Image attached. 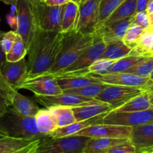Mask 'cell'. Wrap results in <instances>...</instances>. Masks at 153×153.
<instances>
[{
  "instance_id": "obj_52",
  "label": "cell",
  "mask_w": 153,
  "mask_h": 153,
  "mask_svg": "<svg viewBox=\"0 0 153 153\" xmlns=\"http://www.w3.org/2000/svg\"><path fill=\"white\" fill-rule=\"evenodd\" d=\"M71 1L73 2L76 3L77 4H80V2H81V0H71Z\"/></svg>"
},
{
  "instance_id": "obj_14",
  "label": "cell",
  "mask_w": 153,
  "mask_h": 153,
  "mask_svg": "<svg viewBox=\"0 0 153 153\" xmlns=\"http://www.w3.org/2000/svg\"><path fill=\"white\" fill-rule=\"evenodd\" d=\"M85 76L108 85L123 86L137 87V88H140L144 86L149 80V78H143L128 73H111L106 74H88Z\"/></svg>"
},
{
  "instance_id": "obj_16",
  "label": "cell",
  "mask_w": 153,
  "mask_h": 153,
  "mask_svg": "<svg viewBox=\"0 0 153 153\" xmlns=\"http://www.w3.org/2000/svg\"><path fill=\"white\" fill-rule=\"evenodd\" d=\"M6 81L16 89L27 76V61L25 58L14 62H6L1 70Z\"/></svg>"
},
{
  "instance_id": "obj_32",
  "label": "cell",
  "mask_w": 153,
  "mask_h": 153,
  "mask_svg": "<svg viewBox=\"0 0 153 153\" xmlns=\"http://www.w3.org/2000/svg\"><path fill=\"white\" fill-rule=\"evenodd\" d=\"M109 85L105 83H102L97 81L92 84H90L88 86L81 87L79 88H74V89H67L63 91L64 93L67 94H73L76 95L82 96V97L86 98H94L97 95H98L103 89L108 86Z\"/></svg>"
},
{
  "instance_id": "obj_36",
  "label": "cell",
  "mask_w": 153,
  "mask_h": 153,
  "mask_svg": "<svg viewBox=\"0 0 153 153\" xmlns=\"http://www.w3.org/2000/svg\"><path fill=\"white\" fill-rule=\"evenodd\" d=\"M117 60H110L105 58H100L94 62L91 66L86 69L83 76L88 74H106Z\"/></svg>"
},
{
  "instance_id": "obj_42",
  "label": "cell",
  "mask_w": 153,
  "mask_h": 153,
  "mask_svg": "<svg viewBox=\"0 0 153 153\" xmlns=\"http://www.w3.org/2000/svg\"><path fill=\"white\" fill-rule=\"evenodd\" d=\"M41 140H37L33 142L32 143H31L30 145L24 147V148H21V149L12 153H34V152L35 151L37 146H38V144L40 143Z\"/></svg>"
},
{
  "instance_id": "obj_50",
  "label": "cell",
  "mask_w": 153,
  "mask_h": 153,
  "mask_svg": "<svg viewBox=\"0 0 153 153\" xmlns=\"http://www.w3.org/2000/svg\"><path fill=\"white\" fill-rule=\"evenodd\" d=\"M148 94V93H147ZM149 95V101H150L151 104H152V108H153V94H148Z\"/></svg>"
},
{
  "instance_id": "obj_27",
  "label": "cell",
  "mask_w": 153,
  "mask_h": 153,
  "mask_svg": "<svg viewBox=\"0 0 153 153\" xmlns=\"http://www.w3.org/2000/svg\"><path fill=\"white\" fill-rule=\"evenodd\" d=\"M48 110L53 116L58 128L65 127L76 122L70 106H54L48 108Z\"/></svg>"
},
{
  "instance_id": "obj_49",
  "label": "cell",
  "mask_w": 153,
  "mask_h": 153,
  "mask_svg": "<svg viewBox=\"0 0 153 153\" xmlns=\"http://www.w3.org/2000/svg\"><path fill=\"white\" fill-rule=\"evenodd\" d=\"M6 136H8V135L7 134V133H6L5 131H4V130L0 128V139H1V138L6 137Z\"/></svg>"
},
{
  "instance_id": "obj_30",
  "label": "cell",
  "mask_w": 153,
  "mask_h": 153,
  "mask_svg": "<svg viewBox=\"0 0 153 153\" xmlns=\"http://www.w3.org/2000/svg\"><path fill=\"white\" fill-rule=\"evenodd\" d=\"M16 89L10 86L0 74V116L11 105L12 98Z\"/></svg>"
},
{
  "instance_id": "obj_56",
  "label": "cell",
  "mask_w": 153,
  "mask_h": 153,
  "mask_svg": "<svg viewBox=\"0 0 153 153\" xmlns=\"http://www.w3.org/2000/svg\"><path fill=\"white\" fill-rule=\"evenodd\" d=\"M3 33H4V32H1V31H0V35H1V34H2Z\"/></svg>"
},
{
  "instance_id": "obj_13",
  "label": "cell",
  "mask_w": 153,
  "mask_h": 153,
  "mask_svg": "<svg viewBox=\"0 0 153 153\" xmlns=\"http://www.w3.org/2000/svg\"><path fill=\"white\" fill-rule=\"evenodd\" d=\"M101 0H87L79 5V17L76 31L82 34H92Z\"/></svg>"
},
{
  "instance_id": "obj_15",
  "label": "cell",
  "mask_w": 153,
  "mask_h": 153,
  "mask_svg": "<svg viewBox=\"0 0 153 153\" xmlns=\"http://www.w3.org/2000/svg\"><path fill=\"white\" fill-rule=\"evenodd\" d=\"M130 142L137 153H151L153 149V122L132 127Z\"/></svg>"
},
{
  "instance_id": "obj_26",
  "label": "cell",
  "mask_w": 153,
  "mask_h": 153,
  "mask_svg": "<svg viewBox=\"0 0 153 153\" xmlns=\"http://www.w3.org/2000/svg\"><path fill=\"white\" fill-rule=\"evenodd\" d=\"M34 117H35L37 128L39 131L43 134L49 136L58 128L53 116L46 108L40 109V110Z\"/></svg>"
},
{
  "instance_id": "obj_10",
  "label": "cell",
  "mask_w": 153,
  "mask_h": 153,
  "mask_svg": "<svg viewBox=\"0 0 153 153\" xmlns=\"http://www.w3.org/2000/svg\"><path fill=\"white\" fill-rule=\"evenodd\" d=\"M153 122V109L133 112H117L111 110L103 118V124L135 126Z\"/></svg>"
},
{
  "instance_id": "obj_20",
  "label": "cell",
  "mask_w": 153,
  "mask_h": 153,
  "mask_svg": "<svg viewBox=\"0 0 153 153\" xmlns=\"http://www.w3.org/2000/svg\"><path fill=\"white\" fill-rule=\"evenodd\" d=\"M127 140L120 138H90L82 153H107L112 147Z\"/></svg>"
},
{
  "instance_id": "obj_18",
  "label": "cell",
  "mask_w": 153,
  "mask_h": 153,
  "mask_svg": "<svg viewBox=\"0 0 153 153\" xmlns=\"http://www.w3.org/2000/svg\"><path fill=\"white\" fill-rule=\"evenodd\" d=\"M108 112L102 113L97 116L93 117V118H88V119L83 120L80 122H76L71 124L65 126L62 128H58L54 132H52L49 136L50 137H63V136H68L75 135L80 130L89 127V126L94 125V124H102V123L103 118L105 116Z\"/></svg>"
},
{
  "instance_id": "obj_41",
  "label": "cell",
  "mask_w": 153,
  "mask_h": 153,
  "mask_svg": "<svg viewBox=\"0 0 153 153\" xmlns=\"http://www.w3.org/2000/svg\"><path fill=\"white\" fill-rule=\"evenodd\" d=\"M16 3L10 5V11L6 16V20L9 26L13 28V31H16L17 28V16H16Z\"/></svg>"
},
{
  "instance_id": "obj_34",
  "label": "cell",
  "mask_w": 153,
  "mask_h": 153,
  "mask_svg": "<svg viewBox=\"0 0 153 153\" xmlns=\"http://www.w3.org/2000/svg\"><path fill=\"white\" fill-rule=\"evenodd\" d=\"M26 55V45L22 40V38L19 35H17L12 47L10 48L9 52L5 54L6 61L10 62H17L22 58H24Z\"/></svg>"
},
{
  "instance_id": "obj_40",
  "label": "cell",
  "mask_w": 153,
  "mask_h": 153,
  "mask_svg": "<svg viewBox=\"0 0 153 153\" xmlns=\"http://www.w3.org/2000/svg\"><path fill=\"white\" fill-rule=\"evenodd\" d=\"M133 23L138 25L139 26L142 27L143 29H147L150 27V22H149V14L146 11H142L136 13L134 16V20Z\"/></svg>"
},
{
  "instance_id": "obj_43",
  "label": "cell",
  "mask_w": 153,
  "mask_h": 153,
  "mask_svg": "<svg viewBox=\"0 0 153 153\" xmlns=\"http://www.w3.org/2000/svg\"><path fill=\"white\" fill-rule=\"evenodd\" d=\"M149 1V0H137V4H136V13L146 11Z\"/></svg>"
},
{
  "instance_id": "obj_39",
  "label": "cell",
  "mask_w": 153,
  "mask_h": 153,
  "mask_svg": "<svg viewBox=\"0 0 153 153\" xmlns=\"http://www.w3.org/2000/svg\"><path fill=\"white\" fill-rule=\"evenodd\" d=\"M107 153H137V152L134 146L128 140L126 142L112 147L107 152Z\"/></svg>"
},
{
  "instance_id": "obj_12",
  "label": "cell",
  "mask_w": 153,
  "mask_h": 153,
  "mask_svg": "<svg viewBox=\"0 0 153 153\" xmlns=\"http://www.w3.org/2000/svg\"><path fill=\"white\" fill-rule=\"evenodd\" d=\"M34 100L37 103L45 106L46 109L54 106H66L73 107L78 106L92 104L100 103L92 98H86L82 96L76 95L67 93H61L60 94L52 96H36L34 95Z\"/></svg>"
},
{
  "instance_id": "obj_53",
  "label": "cell",
  "mask_w": 153,
  "mask_h": 153,
  "mask_svg": "<svg viewBox=\"0 0 153 153\" xmlns=\"http://www.w3.org/2000/svg\"><path fill=\"white\" fill-rule=\"evenodd\" d=\"M149 80H150L153 81V71L152 72V74H151L150 76H149Z\"/></svg>"
},
{
  "instance_id": "obj_21",
  "label": "cell",
  "mask_w": 153,
  "mask_h": 153,
  "mask_svg": "<svg viewBox=\"0 0 153 153\" xmlns=\"http://www.w3.org/2000/svg\"><path fill=\"white\" fill-rule=\"evenodd\" d=\"M10 106L16 112L24 116L34 117L40 110V108L31 99L22 95L18 90L13 94Z\"/></svg>"
},
{
  "instance_id": "obj_1",
  "label": "cell",
  "mask_w": 153,
  "mask_h": 153,
  "mask_svg": "<svg viewBox=\"0 0 153 153\" xmlns=\"http://www.w3.org/2000/svg\"><path fill=\"white\" fill-rule=\"evenodd\" d=\"M64 33L46 32L37 24L27 46V76L42 74L50 69L56 60Z\"/></svg>"
},
{
  "instance_id": "obj_11",
  "label": "cell",
  "mask_w": 153,
  "mask_h": 153,
  "mask_svg": "<svg viewBox=\"0 0 153 153\" xmlns=\"http://www.w3.org/2000/svg\"><path fill=\"white\" fill-rule=\"evenodd\" d=\"M132 127L116 124H98L89 126L78 132V136L90 138H120L128 139L131 137Z\"/></svg>"
},
{
  "instance_id": "obj_44",
  "label": "cell",
  "mask_w": 153,
  "mask_h": 153,
  "mask_svg": "<svg viewBox=\"0 0 153 153\" xmlns=\"http://www.w3.org/2000/svg\"><path fill=\"white\" fill-rule=\"evenodd\" d=\"M70 2H71V0H46L45 3L49 6H61L67 4Z\"/></svg>"
},
{
  "instance_id": "obj_57",
  "label": "cell",
  "mask_w": 153,
  "mask_h": 153,
  "mask_svg": "<svg viewBox=\"0 0 153 153\" xmlns=\"http://www.w3.org/2000/svg\"><path fill=\"white\" fill-rule=\"evenodd\" d=\"M149 28H150V29H152V30H153V26H150V27H149Z\"/></svg>"
},
{
  "instance_id": "obj_22",
  "label": "cell",
  "mask_w": 153,
  "mask_h": 153,
  "mask_svg": "<svg viewBox=\"0 0 153 153\" xmlns=\"http://www.w3.org/2000/svg\"><path fill=\"white\" fill-rule=\"evenodd\" d=\"M132 49L127 46L121 39L105 42V48L102 58L105 59L118 60L130 55Z\"/></svg>"
},
{
  "instance_id": "obj_54",
  "label": "cell",
  "mask_w": 153,
  "mask_h": 153,
  "mask_svg": "<svg viewBox=\"0 0 153 153\" xmlns=\"http://www.w3.org/2000/svg\"><path fill=\"white\" fill-rule=\"evenodd\" d=\"M86 1H87V0H81L80 4H82V3H84V2H86Z\"/></svg>"
},
{
  "instance_id": "obj_29",
  "label": "cell",
  "mask_w": 153,
  "mask_h": 153,
  "mask_svg": "<svg viewBox=\"0 0 153 153\" xmlns=\"http://www.w3.org/2000/svg\"><path fill=\"white\" fill-rule=\"evenodd\" d=\"M55 79L58 82V85L62 91L79 88L97 82L95 80L87 76H64V77H58Z\"/></svg>"
},
{
  "instance_id": "obj_55",
  "label": "cell",
  "mask_w": 153,
  "mask_h": 153,
  "mask_svg": "<svg viewBox=\"0 0 153 153\" xmlns=\"http://www.w3.org/2000/svg\"><path fill=\"white\" fill-rule=\"evenodd\" d=\"M39 2H45L46 1V0H38Z\"/></svg>"
},
{
  "instance_id": "obj_3",
  "label": "cell",
  "mask_w": 153,
  "mask_h": 153,
  "mask_svg": "<svg viewBox=\"0 0 153 153\" xmlns=\"http://www.w3.org/2000/svg\"><path fill=\"white\" fill-rule=\"evenodd\" d=\"M0 128L10 137L24 140H45L49 137V135L39 131L35 117L20 115L11 106L0 116Z\"/></svg>"
},
{
  "instance_id": "obj_47",
  "label": "cell",
  "mask_w": 153,
  "mask_h": 153,
  "mask_svg": "<svg viewBox=\"0 0 153 153\" xmlns=\"http://www.w3.org/2000/svg\"><path fill=\"white\" fill-rule=\"evenodd\" d=\"M146 13L149 15L153 14V0H149V3L147 4V8L146 10Z\"/></svg>"
},
{
  "instance_id": "obj_17",
  "label": "cell",
  "mask_w": 153,
  "mask_h": 153,
  "mask_svg": "<svg viewBox=\"0 0 153 153\" xmlns=\"http://www.w3.org/2000/svg\"><path fill=\"white\" fill-rule=\"evenodd\" d=\"M134 16L125 18L108 26H103L96 31L102 34L105 43L109 40L121 39L123 40L127 29L134 20Z\"/></svg>"
},
{
  "instance_id": "obj_2",
  "label": "cell",
  "mask_w": 153,
  "mask_h": 153,
  "mask_svg": "<svg viewBox=\"0 0 153 153\" xmlns=\"http://www.w3.org/2000/svg\"><path fill=\"white\" fill-rule=\"evenodd\" d=\"M93 41L92 34H82L74 31L64 33V38L56 60L47 72L42 74H54L73 64Z\"/></svg>"
},
{
  "instance_id": "obj_8",
  "label": "cell",
  "mask_w": 153,
  "mask_h": 153,
  "mask_svg": "<svg viewBox=\"0 0 153 153\" xmlns=\"http://www.w3.org/2000/svg\"><path fill=\"white\" fill-rule=\"evenodd\" d=\"M142 92H143L141 88L137 87L109 85L96 96L94 99L108 104L112 108V110H114Z\"/></svg>"
},
{
  "instance_id": "obj_9",
  "label": "cell",
  "mask_w": 153,
  "mask_h": 153,
  "mask_svg": "<svg viewBox=\"0 0 153 153\" xmlns=\"http://www.w3.org/2000/svg\"><path fill=\"white\" fill-rule=\"evenodd\" d=\"M17 28L15 32L28 46L31 34L37 26L31 0H16Z\"/></svg>"
},
{
  "instance_id": "obj_28",
  "label": "cell",
  "mask_w": 153,
  "mask_h": 153,
  "mask_svg": "<svg viewBox=\"0 0 153 153\" xmlns=\"http://www.w3.org/2000/svg\"><path fill=\"white\" fill-rule=\"evenodd\" d=\"M125 0H101L95 22V31L102 26L105 21ZM94 31V32H95Z\"/></svg>"
},
{
  "instance_id": "obj_5",
  "label": "cell",
  "mask_w": 153,
  "mask_h": 153,
  "mask_svg": "<svg viewBox=\"0 0 153 153\" xmlns=\"http://www.w3.org/2000/svg\"><path fill=\"white\" fill-rule=\"evenodd\" d=\"M90 137L72 135L48 137L40 141L34 153H82Z\"/></svg>"
},
{
  "instance_id": "obj_51",
  "label": "cell",
  "mask_w": 153,
  "mask_h": 153,
  "mask_svg": "<svg viewBox=\"0 0 153 153\" xmlns=\"http://www.w3.org/2000/svg\"><path fill=\"white\" fill-rule=\"evenodd\" d=\"M149 22H150V26H153V14L149 15Z\"/></svg>"
},
{
  "instance_id": "obj_31",
  "label": "cell",
  "mask_w": 153,
  "mask_h": 153,
  "mask_svg": "<svg viewBox=\"0 0 153 153\" xmlns=\"http://www.w3.org/2000/svg\"><path fill=\"white\" fill-rule=\"evenodd\" d=\"M35 140H24L10 137V136L1 138L0 139V153L14 152L30 145Z\"/></svg>"
},
{
  "instance_id": "obj_48",
  "label": "cell",
  "mask_w": 153,
  "mask_h": 153,
  "mask_svg": "<svg viewBox=\"0 0 153 153\" xmlns=\"http://www.w3.org/2000/svg\"><path fill=\"white\" fill-rule=\"evenodd\" d=\"M0 1L2 2L3 3H4V4H10V5L16 3V0H0Z\"/></svg>"
},
{
  "instance_id": "obj_24",
  "label": "cell",
  "mask_w": 153,
  "mask_h": 153,
  "mask_svg": "<svg viewBox=\"0 0 153 153\" xmlns=\"http://www.w3.org/2000/svg\"><path fill=\"white\" fill-rule=\"evenodd\" d=\"M149 109H153V108L149 101V95L146 92H142L140 94L133 98L132 99L128 100L120 107L114 110L113 111L117 112H133Z\"/></svg>"
},
{
  "instance_id": "obj_37",
  "label": "cell",
  "mask_w": 153,
  "mask_h": 153,
  "mask_svg": "<svg viewBox=\"0 0 153 153\" xmlns=\"http://www.w3.org/2000/svg\"><path fill=\"white\" fill-rule=\"evenodd\" d=\"M143 31H144V29L142 27L132 22L127 29L126 33L124 35L123 40L127 46L131 47V49H134L137 46L139 39H140Z\"/></svg>"
},
{
  "instance_id": "obj_6",
  "label": "cell",
  "mask_w": 153,
  "mask_h": 153,
  "mask_svg": "<svg viewBox=\"0 0 153 153\" xmlns=\"http://www.w3.org/2000/svg\"><path fill=\"white\" fill-rule=\"evenodd\" d=\"M37 24L46 32H61L64 5L49 6L38 0H31Z\"/></svg>"
},
{
  "instance_id": "obj_35",
  "label": "cell",
  "mask_w": 153,
  "mask_h": 153,
  "mask_svg": "<svg viewBox=\"0 0 153 153\" xmlns=\"http://www.w3.org/2000/svg\"><path fill=\"white\" fill-rule=\"evenodd\" d=\"M152 71L153 56H147L128 69L126 73L132 74L143 78H149Z\"/></svg>"
},
{
  "instance_id": "obj_25",
  "label": "cell",
  "mask_w": 153,
  "mask_h": 153,
  "mask_svg": "<svg viewBox=\"0 0 153 153\" xmlns=\"http://www.w3.org/2000/svg\"><path fill=\"white\" fill-rule=\"evenodd\" d=\"M136 4L137 0H125L105 21L102 26L110 25L125 18L134 16L136 14Z\"/></svg>"
},
{
  "instance_id": "obj_7",
  "label": "cell",
  "mask_w": 153,
  "mask_h": 153,
  "mask_svg": "<svg viewBox=\"0 0 153 153\" xmlns=\"http://www.w3.org/2000/svg\"><path fill=\"white\" fill-rule=\"evenodd\" d=\"M16 89H26L36 96H52L63 93L56 79L49 74H40L27 77L16 87Z\"/></svg>"
},
{
  "instance_id": "obj_4",
  "label": "cell",
  "mask_w": 153,
  "mask_h": 153,
  "mask_svg": "<svg viewBox=\"0 0 153 153\" xmlns=\"http://www.w3.org/2000/svg\"><path fill=\"white\" fill-rule=\"evenodd\" d=\"M105 48V43L102 36L99 32L95 31L93 33V41L91 46L85 50L73 64L58 73L49 75H52L55 78L83 76L89 66L97 60L102 58Z\"/></svg>"
},
{
  "instance_id": "obj_33",
  "label": "cell",
  "mask_w": 153,
  "mask_h": 153,
  "mask_svg": "<svg viewBox=\"0 0 153 153\" xmlns=\"http://www.w3.org/2000/svg\"><path fill=\"white\" fill-rule=\"evenodd\" d=\"M145 56H140L129 55L124 58L118 59L116 62L114 64L111 68L108 74L111 73H126L127 70L136 64L140 62L143 59Z\"/></svg>"
},
{
  "instance_id": "obj_58",
  "label": "cell",
  "mask_w": 153,
  "mask_h": 153,
  "mask_svg": "<svg viewBox=\"0 0 153 153\" xmlns=\"http://www.w3.org/2000/svg\"><path fill=\"white\" fill-rule=\"evenodd\" d=\"M151 153H153V149H152V152H151Z\"/></svg>"
},
{
  "instance_id": "obj_23",
  "label": "cell",
  "mask_w": 153,
  "mask_h": 153,
  "mask_svg": "<svg viewBox=\"0 0 153 153\" xmlns=\"http://www.w3.org/2000/svg\"><path fill=\"white\" fill-rule=\"evenodd\" d=\"M79 17V4L70 2L64 5L61 25V32L68 33L76 31Z\"/></svg>"
},
{
  "instance_id": "obj_46",
  "label": "cell",
  "mask_w": 153,
  "mask_h": 153,
  "mask_svg": "<svg viewBox=\"0 0 153 153\" xmlns=\"http://www.w3.org/2000/svg\"><path fill=\"white\" fill-rule=\"evenodd\" d=\"M4 33H3L2 34H1V35H0V40H1V37H2V35L4 34ZM6 62H7V61H6L5 53L3 52L2 50H1V46H0V74H1V68H2L3 65H4V63H5Z\"/></svg>"
},
{
  "instance_id": "obj_45",
  "label": "cell",
  "mask_w": 153,
  "mask_h": 153,
  "mask_svg": "<svg viewBox=\"0 0 153 153\" xmlns=\"http://www.w3.org/2000/svg\"><path fill=\"white\" fill-rule=\"evenodd\" d=\"M140 88L143 92H146L148 94H153V81L149 80L144 86L140 87Z\"/></svg>"
},
{
  "instance_id": "obj_38",
  "label": "cell",
  "mask_w": 153,
  "mask_h": 153,
  "mask_svg": "<svg viewBox=\"0 0 153 153\" xmlns=\"http://www.w3.org/2000/svg\"><path fill=\"white\" fill-rule=\"evenodd\" d=\"M18 34L15 31H10L4 32L0 40V46L4 53H7L13 46L14 40Z\"/></svg>"
},
{
  "instance_id": "obj_19",
  "label": "cell",
  "mask_w": 153,
  "mask_h": 153,
  "mask_svg": "<svg viewBox=\"0 0 153 153\" xmlns=\"http://www.w3.org/2000/svg\"><path fill=\"white\" fill-rule=\"evenodd\" d=\"M71 108L76 122L88 119L112 110V108L111 107L110 105L102 102L85 105V106H73Z\"/></svg>"
}]
</instances>
